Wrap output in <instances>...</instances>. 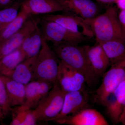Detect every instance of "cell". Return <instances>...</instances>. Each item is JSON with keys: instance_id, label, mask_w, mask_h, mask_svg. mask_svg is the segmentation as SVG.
Wrapping results in <instances>:
<instances>
[{"instance_id": "11", "label": "cell", "mask_w": 125, "mask_h": 125, "mask_svg": "<svg viewBox=\"0 0 125 125\" xmlns=\"http://www.w3.org/2000/svg\"><path fill=\"white\" fill-rule=\"evenodd\" d=\"M88 101V95L86 90L66 93L61 111L52 121H55L73 115L87 108Z\"/></svg>"}, {"instance_id": "13", "label": "cell", "mask_w": 125, "mask_h": 125, "mask_svg": "<svg viewBox=\"0 0 125 125\" xmlns=\"http://www.w3.org/2000/svg\"><path fill=\"white\" fill-rule=\"evenodd\" d=\"M55 122L60 124L71 125H107L103 116L95 109L87 108L71 116Z\"/></svg>"}, {"instance_id": "32", "label": "cell", "mask_w": 125, "mask_h": 125, "mask_svg": "<svg viewBox=\"0 0 125 125\" xmlns=\"http://www.w3.org/2000/svg\"><path fill=\"white\" fill-rule=\"evenodd\" d=\"M1 29V24L0 23V30Z\"/></svg>"}, {"instance_id": "10", "label": "cell", "mask_w": 125, "mask_h": 125, "mask_svg": "<svg viewBox=\"0 0 125 125\" xmlns=\"http://www.w3.org/2000/svg\"><path fill=\"white\" fill-rule=\"evenodd\" d=\"M40 20L30 16L22 27L0 46V58L19 48L25 39L39 25Z\"/></svg>"}, {"instance_id": "21", "label": "cell", "mask_w": 125, "mask_h": 125, "mask_svg": "<svg viewBox=\"0 0 125 125\" xmlns=\"http://www.w3.org/2000/svg\"><path fill=\"white\" fill-rule=\"evenodd\" d=\"M11 125H34L37 122L33 109L27 108L24 105L11 108Z\"/></svg>"}, {"instance_id": "30", "label": "cell", "mask_w": 125, "mask_h": 125, "mask_svg": "<svg viewBox=\"0 0 125 125\" xmlns=\"http://www.w3.org/2000/svg\"><path fill=\"white\" fill-rule=\"evenodd\" d=\"M119 123H121L123 125H125V107L120 118Z\"/></svg>"}, {"instance_id": "6", "label": "cell", "mask_w": 125, "mask_h": 125, "mask_svg": "<svg viewBox=\"0 0 125 125\" xmlns=\"http://www.w3.org/2000/svg\"><path fill=\"white\" fill-rule=\"evenodd\" d=\"M39 23L43 38L47 42H51L54 46L65 43L78 45L87 38L74 33L53 21L42 19Z\"/></svg>"}, {"instance_id": "31", "label": "cell", "mask_w": 125, "mask_h": 125, "mask_svg": "<svg viewBox=\"0 0 125 125\" xmlns=\"http://www.w3.org/2000/svg\"><path fill=\"white\" fill-rule=\"evenodd\" d=\"M5 116L3 110L1 107L0 106V120L2 119L3 117Z\"/></svg>"}, {"instance_id": "3", "label": "cell", "mask_w": 125, "mask_h": 125, "mask_svg": "<svg viewBox=\"0 0 125 125\" xmlns=\"http://www.w3.org/2000/svg\"><path fill=\"white\" fill-rule=\"evenodd\" d=\"M47 42L43 38L42 47L36 58L33 81H45L54 84L57 83L60 60Z\"/></svg>"}, {"instance_id": "20", "label": "cell", "mask_w": 125, "mask_h": 125, "mask_svg": "<svg viewBox=\"0 0 125 125\" xmlns=\"http://www.w3.org/2000/svg\"><path fill=\"white\" fill-rule=\"evenodd\" d=\"M98 43L107 56L111 65L125 57V42L113 40Z\"/></svg>"}, {"instance_id": "8", "label": "cell", "mask_w": 125, "mask_h": 125, "mask_svg": "<svg viewBox=\"0 0 125 125\" xmlns=\"http://www.w3.org/2000/svg\"><path fill=\"white\" fill-rule=\"evenodd\" d=\"M42 19L53 21L74 33L92 38L94 37L92 30L85 20L67 14L46 15Z\"/></svg>"}, {"instance_id": "26", "label": "cell", "mask_w": 125, "mask_h": 125, "mask_svg": "<svg viewBox=\"0 0 125 125\" xmlns=\"http://www.w3.org/2000/svg\"><path fill=\"white\" fill-rule=\"evenodd\" d=\"M25 0H0V6L5 8L18 4L22 3Z\"/></svg>"}, {"instance_id": "9", "label": "cell", "mask_w": 125, "mask_h": 125, "mask_svg": "<svg viewBox=\"0 0 125 125\" xmlns=\"http://www.w3.org/2000/svg\"><path fill=\"white\" fill-rule=\"evenodd\" d=\"M65 13L78 16L85 20L98 15L100 9L92 0H56Z\"/></svg>"}, {"instance_id": "12", "label": "cell", "mask_w": 125, "mask_h": 125, "mask_svg": "<svg viewBox=\"0 0 125 125\" xmlns=\"http://www.w3.org/2000/svg\"><path fill=\"white\" fill-rule=\"evenodd\" d=\"M54 84L45 81H31L25 85V101L23 105L29 109H34L48 93Z\"/></svg>"}, {"instance_id": "14", "label": "cell", "mask_w": 125, "mask_h": 125, "mask_svg": "<svg viewBox=\"0 0 125 125\" xmlns=\"http://www.w3.org/2000/svg\"><path fill=\"white\" fill-rule=\"evenodd\" d=\"M87 60L94 75L97 78L103 76L111 65L109 59L98 43L93 46H83Z\"/></svg>"}, {"instance_id": "5", "label": "cell", "mask_w": 125, "mask_h": 125, "mask_svg": "<svg viewBox=\"0 0 125 125\" xmlns=\"http://www.w3.org/2000/svg\"><path fill=\"white\" fill-rule=\"evenodd\" d=\"M111 66L103 75L102 83L95 93V101L104 106L109 96L125 78V57Z\"/></svg>"}, {"instance_id": "18", "label": "cell", "mask_w": 125, "mask_h": 125, "mask_svg": "<svg viewBox=\"0 0 125 125\" xmlns=\"http://www.w3.org/2000/svg\"><path fill=\"white\" fill-rule=\"evenodd\" d=\"M4 83L9 103L11 107L24 105L25 101V85L1 75Z\"/></svg>"}, {"instance_id": "23", "label": "cell", "mask_w": 125, "mask_h": 125, "mask_svg": "<svg viewBox=\"0 0 125 125\" xmlns=\"http://www.w3.org/2000/svg\"><path fill=\"white\" fill-rule=\"evenodd\" d=\"M31 15L26 9L21 6L18 16L3 29L1 38L4 42L15 33L23 26Z\"/></svg>"}, {"instance_id": "19", "label": "cell", "mask_w": 125, "mask_h": 125, "mask_svg": "<svg viewBox=\"0 0 125 125\" xmlns=\"http://www.w3.org/2000/svg\"><path fill=\"white\" fill-rule=\"evenodd\" d=\"M43 38L39 25L25 39L20 48L25 55L26 59L38 54L42 47Z\"/></svg>"}, {"instance_id": "4", "label": "cell", "mask_w": 125, "mask_h": 125, "mask_svg": "<svg viewBox=\"0 0 125 125\" xmlns=\"http://www.w3.org/2000/svg\"><path fill=\"white\" fill-rule=\"evenodd\" d=\"M66 93L57 83L53 87L40 104L33 109L37 121H52L60 113Z\"/></svg>"}, {"instance_id": "29", "label": "cell", "mask_w": 125, "mask_h": 125, "mask_svg": "<svg viewBox=\"0 0 125 125\" xmlns=\"http://www.w3.org/2000/svg\"><path fill=\"white\" fill-rule=\"evenodd\" d=\"M115 4L120 10H125V0H118Z\"/></svg>"}, {"instance_id": "1", "label": "cell", "mask_w": 125, "mask_h": 125, "mask_svg": "<svg viewBox=\"0 0 125 125\" xmlns=\"http://www.w3.org/2000/svg\"><path fill=\"white\" fill-rule=\"evenodd\" d=\"M115 7L109 6L103 13L85 20L97 43L117 40L125 42V33L121 27Z\"/></svg>"}, {"instance_id": "15", "label": "cell", "mask_w": 125, "mask_h": 125, "mask_svg": "<svg viewBox=\"0 0 125 125\" xmlns=\"http://www.w3.org/2000/svg\"><path fill=\"white\" fill-rule=\"evenodd\" d=\"M104 106L113 121L119 123L125 107V78L109 96Z\"/></svg>"}, {"instance_id": "27", "label": "cell", "mask_w": 125, "mask_h": 125, "mask_svg": "<svg viewBox=\"0 0 125 125\" xmlns=\"http://www.w3.org/2000/svg\"><path fill=\"white\" fill-rule=\"evenodd\" d=\"M118 16L120 24L122 30L125 33V10H121Z\"/></svg>"}, {"instance_id": "22", "label": "cell", "mask_w": 125, "mask_h": 125, "mask_svg": "<svg viewBox=\"0 0 125 125\" xmlns=\"http://www.w3.org/2000/svg\"><path fill=\"white\" fill-rule=\"evenodd\" d=\"M26 59L20 48L0 58V74L6 75Z\"/></svg>"}, {"instance_id": "2", "label": "cell", "mask_w": 125, "mask_h": 125, "mask_svg": "<svg viewBox=\"0 0 125 125\" xmlns=\"http://www.w3.org/2000/svg\"><path fill=\"white\" fill-rule=\"evenodd\" d=\"M54 46V51L61 61L82 74L88 85L94 83L97 78L90 66L83 46L65 43Z\"/></svg>"}, {"instance_id": "24", "label": "cell", "mask_w": 125, "mask_h": 125, "mask_svg": "<svg viewBox=\"0 0 125 125\" xmlns=\"http://www.w3.org/2000/svg\"><path fill=\"white\" fill-rule=\"evenodd\" d=\"M22 4L18 3L0 10L1 28L2 25L6 27L15 19L18 16Z\"/></svg>"}, {"instance_id": "28", "label": "cell", "mask_w": 125, "mask_h": 125, "mask_svg": "<svg viewBox=\"0 0 125 125\" xmlns=\"http://www.w3.org/2000/svg\"><path fill=\"white\" fill-rule=\"evenodd\" d=\"M97 2L104 5H110L115 3L118 0H94Z\"/></svg>"}, {"instance_id": "25", "label": "cell", "mask_w": 125, "mask_h": 125, "mask_svg": "<svg viewBox=\"0 0 125 125\" xmlns=\"http://www.w3.org/2000/svg\"><path fill=\"white\" fill-rule=\"evenodd\" d=\"M0 106L1 107L5 116L11 112V108L9 103L5 85L0 74Z\"/></svg>"}, {"instance_id": "7", "label": "cell", "mask_w": 125, "mask_h": 125, "mask_svg": "<svg viewBox=\"0 0 125 125\" xmlns=\"http://www.w3.org/2000/svg\"><path fill=\"white\" fill-rule=\"evenodd\" d=\"M57 83L66 93L85 90V78L82 74L60 61Z\"/></svg>"}, {"instance_id": "17", "label": "cell", "mask_w": 125, "mask_h": 125, "mask_svg": "<svg viewBox=\"0 0 125 125\" xmlns=\"http://www.w3.org/2000/svg\"><path fill=\"white\" fill-rule=\"evenodd\" d=\"M31 15L50 14L63 9L56 0H25L21 5Z\"/></svg>"}, {"instance_id": "16", "label": "cell", "mask_w": 125, "mask_h": 125, "mask_svg": "<svg viewBox=\"0 0 125 125\" xmlns=\"http://www.w3.org/2000/svg\"><path fill=\"white\" fill-rule=\"evenodd\" d=\"M37 55L25 59L5 76L27 85L33 80L35 63Z\"/></svg>"}]
</instances>
